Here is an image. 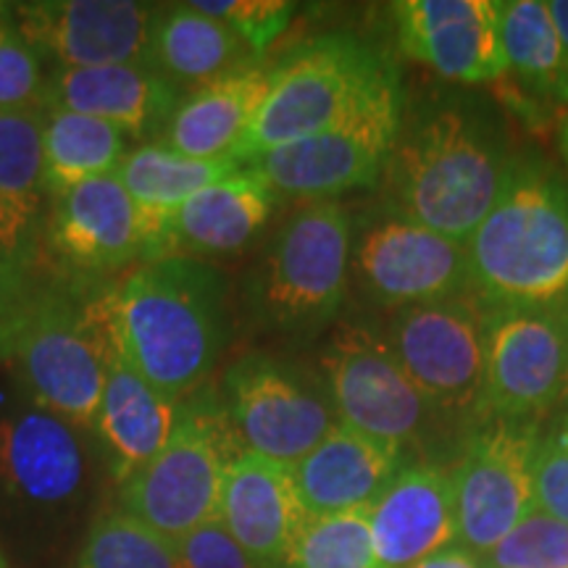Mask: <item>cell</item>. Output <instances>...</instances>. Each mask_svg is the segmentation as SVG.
Instances as JSON below:
<instances>
[{
	"mask_svg": "<svg viewBox=\"0 0 568 568\" xmlns=\"http://www.w3.org/2000/svg\"><path fill=\"white\" fill-rule=\"evenodd\" d=\"M237 453L222 397L197 387L180 403L159 456L119 485V508L176 542L219 516L224 474Z\"/></svg>",
	"mask_w": 568,
	"mask_h": 568,
	"instance_id": "cell-7",
	"label": "cell"
},
{
	"mask_svg": "<svg viewBox=\"0 0 568 568\" xmlns=\"http://www.w3.org/2000/svg\"><path fill=\"white\" fill-rule=\"evenodd\" d=\"M516 161L485 122L443 109L397 138L389 180L397 216L466 243L508 187Z\"/></svg>",
	"mask_w": 568,
	"mask_h": 568,
	"instance_id": "cell-4",
	"label": "cell"
},
{
	"mask_svg": "<svg viewBox=\"0 0 568 568\" xmlns=\"http://www.w3.org/2000/svg\"><path fill=\"white\" fill-rule=\"evenodd\" d=\"M552 19H556L560 42H564V55H566V71H568V0H548Z\"/></svg>",
	"mask_w": 568,
	"mask_h": 568,
	"instance_id": "cell-40",
	"label": "cell"
},
{
	"mask_svg": "<svg viewBox=\"0 0 568 568\" xmlns=\"http://www.w3.org/2000/svg\"><path fill=\"white\" fill-rule=\"evenodd\" d=\"M0 568H11L9 564H6V558H3V552H0Z\"/></svg>",
	"mask_w": 568,
	"mask_h": 568,
	"instance_id": "cell-43",
	"label": "cell"
},
{
	"mask_svg": "<svg viewBox=\"0 0 568 568\" xmlns=\"http://www.w3.org/2000/svg\"><path fill=\"white\" fill-rule=\"evenodd\" d=\"M368 527L385 568H408L450 548L458 537L450 474L437 466L403 468L368 506Z\"/></svg>",
	"mask_w": 568,
	"mask_h": 568,
	"instance_id": "cell-21",
	"label": "cell"
},
{
	"mask_svg": "<svg viewBox=\"0 0 568 568\" xmlns=\"http://www.w3.org/2000/svg\"><path fill=\"white\" fill-rule=\"evenodd\" d=\"M410 59L464 84L506 80L497 0H403L393 6Z\"/></svg>",
	"mask_w": 568,
	"mask_h": 568,
	"instance_id": "cell-18",
	"label": "cell"
},
{
	"mask_svg": "<svg viewBox=\"0 0 568 568\" xmlns=\"http://www.w3.org/2000/svg\"><path fill=\"white\" fill-rule=\"evenodd\" d=\"M506 77L548 105H568L564 42L548 0H497Z\"/></svg>",
	"mask_w": 568,
	"mask_h": 568,
	"instance_id": "cell-28",
	"label": "cell"
},
{
	"mask_svg": "<svg viewBox=\"0 0 568 568\" xmlns=\"http://www.w3.org/2000/svg\"><path fill=\"white\" fill-rule=\"evenodd\" d=\"M353 219L343 203H303L276 232L247 282V305L287 337L322 332L343 308L351 280Z\"/></svg>",
	"mask_w": 568,
	"mask_h": 568,
	"instance_id": "cell-6",
	"label": "cell"
},
{
	"mask_svg": "<svg viewBox=\"0 0 568 568\" xmlns=\"http://www.w3.org/2000/svg\"><path fill=\"white\" fill-rule=\"evenodd\" d=\"M105 326L113 351L182 403L203 387L230 337L224 274L187 255L134 266L111 284Z\"/></svg>",
	"mask_w": 568,
	"mask_h": 568,
	"instance_id": "cell-2",
	"label": "cell"
},
{
	"mask_svg": "<svg viewBox=\"0 0 568 568\" xmlns=\"http://www.w3.org/2000/svg\"><path fill=\"white\" fill-rule=\"evenodd\" d=\"M274 69L247 61L197 84L176 105L161 142L190 159H232L272 90Z\"/></svg>",
	"mask_w": 568,
	"mask_h": 568,
	"instance_id": "cell-25",
	"label": "cell"
},
{
	"mask_svg": "<svg viewBox=\"0 0 568 568\" xmlns=\"http://www.w3.org/2000/svg\"><path fill=\"white\" fill-rule=\"evenodd\" d=\"M393 84V63L353 34L305 42L276 63L272 90L232 159L251 166L274 148L332 130Z\"/></svg>",
	"mask_w": 568,
	"mask_h": 568,
	"instance_id": "cell-5",
	"label": "cell"
},
{
	"mask_svg": "<svg viewBox=\"0 0 568 568\" xmlns=\"http://www.w3.org/2000/svg\"><path fill=\"white\" fill-rule=\"evenodd\" d=\"M322 376L339 424L400 450L435 410L403 372L387 337L368 326H339L322 353Z\"/></svg>",
	"mask_w": 568,
	"mask_h": 568,
	"instance_id": "cell-11",
	"label": "cell"
},
{
	"mask_svg": "<svg viewBox=\"0 0 568 568\" xmlns=\"http://www.w3.org/2000/svg\"><path fill=\"white\" fill-rule=\"evenodd\" d=\"M176 410L180 403L159 393L111 347L90 435L119 485L159 456L174 432Z\"/></svg>",
	"mask_w": 568,
	"mask_h": 568,
	"instance_id": "cell-24",
	"label": "cell"
},
{
	"mask_svg": "<svg viewBox=\"0 0 568 568\" xmlns=\"http://www.w3.org/2000/svg\"><path fill=\"white\" fill-rule=\"evenodd\" d=\"M564 400H568V382H566V395H564Z\"/></svg>",
	"mask_w": 568,
	"mask_h": 568,
	"instance_id": "cell-44",
	"label": "cell"
},
{
	"mask_svg": "<svg viewBox=\"0 0 568 568\" xmlns=\"http://www.w3.org/2000/svg\"><path fill=\"white\" fill-rule=\"evenodd\" d=\"M77 568H180L176 542L116 508L98 516L77 552Z\"/></svg>",
	"mask_w": 568,
	"mask_h": 568,
	"instance_id": "cell-31",
	"label": "cell"
},
{
	"mask_svg": "<svg viewBox=\"0 0 568 568\" xmlns=\"http://www.w3.org/2000/svg\"><path fill=\"white\" fill-rule=\"evenodd\" d=\"M276 197L258 169L243 166L169 213L142 247V264L172 255L201 258L243 251L272 219Z\"/></svg>",
	"mask_w": 568,
	"mask_h": 568,
	"instance_id": "cell-19",
	"label": "cell"
},
{
	"mask_svg": "<svg viewBox=\"0 0 568 568\" xmlns=\"http://www.w3.org/2000/svg\"><path fill=\"white\" fill-rule=\"evenodd\" d=\"M535 508L568 524V443L556 429L542 437L535 464Z\"/></svg>",
	"mask_w": 568,
	"mask_h": 568,
	"instance_id": "cell-37",
	"label": "cell"
},
{
	"mask_svg": "<svg viewBox=\"0 0 568 568\" xmlns=\"http://www.w3.org/2000/svg\"><path fill=\"white\" fill-rule=\"evenodd\" d=\"M190 6L230 27L255 55L264 53L295 17V6L287 0H193Z\"/></svg>",
	"mask_w": 568,
	"mask_h": 568,
	"instance_id": "cell-34",
	"label": "cell"
},
{
	"mask_svg": "<svg viewBox=\"0 0 568 568\" xmlns=\"http://www.w3.org/2000/svg\"><path fill=\"white\" fill-rule=\"evenodd\" d=\"M351 272L361 290L382 305L443 303L471 290L466 245L403 216L385 219L353 243Z\"/></svg>",
	"mask_w": 568,
	"mask_h": 568,
	"instance_id": "cell-14",
	"label": "cell"
},
{
	"mask_svg": "<svg viewBox=\"0 0 568 568\" xmlns=\"http://www.w3.org/2000/svg\"><path fill=\"white\" fill-rule=\"evenodd\" d=\"M387 343L435 410L479 414L485 382V311L464 297L400 308Z\"/></svg>",
	"mask_w": 568,
	"mask_h": 568,
	"instance_id": "cell-13",
	"label": "cell"
},
{
	"mask_svg": "<svg viewBox=\"0 0 568 568\" xmlns=\"http://www.w3.org/2000/svg\"><path fill=\"white\" fill-rule=\"evenodd\" d=\"M400 138V84L372 98L332 130L274 148L255 159L280 197L318 203L379 180Z\"/></svg>",
	"mask_w": 568,
	"mask_h": 568,
	"instance_id": "cell-9",
	"label": "cell"
},
{
	"mask_svg": "<svg viewBox=\"0 0 568 568\" xmlns=\"http://www.w3.org/2000/svg\"><path fill=\"white\" fill-rule=\"evenodd\" d=\"M176 564L180 568H261L219 518L176 539Z\"/></svg>",
	"mask_w": 568,
	"mask_h": 568,
	"instance_id": "cell-36",
	"label": "cell"
},
{
	"mask_svg": "<svg viewBox=\"0 0 568 568\" xmlns=\"http://www.w3.org/2000/svg\"><path fill=\"white\" fill-rule=\"evenodd\" d=\"M45 105L0 111V201L32 222H45L42 134Z\"/></svg>",
	"mask_w": 568,
	"mask_h": 568,
	"instance_id": "cell-30",
	"label": "cell"
},
{
	"mask_svg": "<svg viewBox=\"0 0 568 568\" xmlns=\"http://www.w3.org/2000/svg\"><path fill=\"white\" fill-rule=\"evenodd\" d=\"M287 568H385L374 550L368 508L335 516H303Z\"/></svg>",
	"mask_w": 568,
	"mask_h": 568,
	"instance_id": "cell-32",
	"label": "cell"
},
{
	"mask_svg": "<svg viewBox=\"0 0 568 568\" xmlns=\"http://www.w3.org/2000/svg\"><path fill=\"white\" fill-rule=\"evenodd\" d=\"M45 84L40 53L19 27L0 13V111L42 105Z\"/></svg>",
	"mask_w": 568,
	"mask_h": 568,
	"instance_id": "cell-35",
	"label": "cell"
},
{
	"mask_svg": "<svg viewBox=\"0 0 568 568\" xmlns=\"http://www.w3.org/2000/svg\"><path fill=\"white\" fill-rule=\"evenodd\" d=\"M219 397L240 450L287 468L339 424L324 376L264 353L234 361Z\"/></svg>",
	"mask_w": 568,
	"mask_h": 568,
	"instance_id": "cell-8",
	"label": "cell"
},
{
	"mask_svg": "<svg viewBox=\"0 0 568 568\" xmlns=\"http://www.w3.org/2000/svg\"><path fill=\"white\" fill-rule=\"evenodd\" d=\"M145 63L174 84H203L247 63V45L190 3L159 6Z\"/></svg>",
	"mask_w": 568,
	"mask_h": 568,
	"instance_id": "cell-26",
	"label": "cell"
},
{
	"mask_svg": "<svg viewBox=\"0 0 568 568\" xmlns=\"http://www.w3.org/2000/svg\"><path fill=\"white\" fill-rule=\"evenodd\" d=\"M558 432H560V435L566 437V443H568V416L564 418V424H560V429H558Z\"/></svg>",
	"mask_w": 568,
	"mask_h": 568,
	"instance_id": "cell-42",
	"label": "cell"
},
{
	"mask_svg": "<svg viewBox=\"0 0 568 568\" xmlns=\"http://www.w3.org/2000/svg\"><path fill=\"white\" fill-rule=\"evenodd\" d=\"M45 243V222H32L0 201V258Z\"/></svg>",
	"mask_w": 568,
	"mask_h": 568,
	"instance_id": "cell-38",
	"label": "cell"
},
{
	"mask_svg": "<svg viewBox=\"0 0 568 568\" xmlns=\"http://www.w3.org/2000/svg\"><path fill=\"white\" fill-rule=\"evenodd\" d=\"M243 166L245 163L237 159H190L161 140L132 148L116 169V176L140 211L142 247L169 213H174L203 187L240 172Z\"/></svg>",
	"mask_w": 568,
	"mask_h": 568,
	"instance_id": "cell-27",
	"label": "cell"
},
{
	"mask_svg": "<svg viewBox=\"0 0 568 568\" xmlns=\"http://www.w3.org/2000/svg\"><path fill=\"white\" fill-rule=\"evenodd\" d=\"M84 429L40 406L0 416V487L32 508L74 503L90 477Z\"/></svg>",
	"mask_w": 568,
	"mask_h": 568,
	"instance_id": "cell-17",
	"label": "cell"
},
{
	"mask_svg": "<svg viewBox=\"0 0 568 568\" xmlns=\"http://www.w3.org/2000/svg\"><path fill=\"white\" fill-rule=\"evenodd\" d=\"M464 245L471 290L487 308L568 305V187L537 163L516 161Z\"/></svg>",
	"mask_w": 568,
	"mask_h": 568,
	"instance_id": "cell-3",
	"label": "cell"
},
{
	"mask_svg": "<svg viewBox=\"0 0 568 568\" xmlns=\"http://www.w3.org/2000/svg\"><path fill=\"white\" fill-rule=\"evenodd\" d=\"M45 243L63 266L88 280L142 264L140 211L116 172L92 176L48 201Z\"/></svg>",
	"mask_w": 568,
	"mask_h": 568,
	"instance_id": "cell-16",
	"label": "cell"
},
{
	"mask_svg": "<svg viewBox=\"0 0 568 568\" xmlns=\"http://www.w3.org/2000/svg\"><path fill=\"white\" fill-rule=\"evenodd\" d=\"M408 568H489L477 552L468 548H445L435 552V556L418 560V564Z\"/></svg>",
	"mask_w": 568,
	"mask_h": 568,
	"instance_id": "cell-39",
	"label": "cell"
},
{
	"mask_svg": "<svg viewBox=\"0 0 568 568\" xmlns=\"http://www.w3.org/2000/svg\"><path fill=\"white\" fill-rule=\"evenodd\" d=\"M290 468L253 453H237L224 474L219 521L261 568H287L303 521Z\"/></svg>",
	"mask_w": 568,
	"mask_h": 568,
	"instance_id": "cell-22",
	"label": "cell"
},
{
	"mask_svg": "<svg viewBox=\"0 0 568 568\" xmlns=\"http://www.w3.org/2000/svg\"><path fill=\"white\" fill-rule=\"evenodd\" d=\"M400 447L337 424L290 468L305 516H335L368 508L400 474Z\"/></svg>",
	"mask_w": 568,
	"mask_h": 568,
	"instance_id": "cell-23",
	"label": "cell"
},
{
	"mask_svg": "<svg viewBox=\"0 0 568 568\" xmlns=\"http://www.w3.org/2000/svg\"><path fill=\"white\" fill-rule=\"evenodd\" d=\"M109 290L63 266L48 243L0 258V364L32 406L88 435L109 368Z\"/></svg>",
	"mask_w": 568,
	"mask_h": 568,
	"instance_id": "cell-1",
	"label": "cell"
},
{
	"mask_svg": "<svg viewBox=\"0 0 568 568\" xmlns=\"http://www.w3.org/2000/svg\"><path fill=\"white\" fill-rule=\"evenodd\" d=\"M6 11V3H0V13H3Z\"/></svg>",
	"mask_w": 568,
	"mask_h": 568,
	"instance_id": "cell-45",
	"label": "cell"
},
{
	"mask_svg": "<svg viewBox=\"0 0 568 568\" xmlns=\"http://www.w3.org/2000/svg\"><path fill=\"white\" fill-rule=\"evenodd\" d=\"M159 6L138 0H51L17 6V27L59 69L145 63Z\"/></svg>",
	"mask_w": 568,
	"mask_h": 568,
	"instance_id": "cell-15",
	"label": "cell"
},
{
	"mask_svg": "<svg viewBox=\"0 0 568 568\" xmlns=\"http://www.w3.org/2000/svg\"><path fill=\"white\" fill-rule=\"evenodd\" d=\"M126 132L103 119L48 109L42 134V187L48 201L92 176L113 174L132 151Z\"/></svg>",
	"mask_w": 568,
	"mask_h": 568,
	"instance_id": "cell-29",
	"label": "cell"
},
{
	"mask_svg": "<svg viewBox=\"0 0 568 568\" xmlns=\"http://www.w3.org/2000/svg\"><path fill=\"white\" fill-rule=\"evenodd\" d=\"M487 560L489 568H568V524L535 508Z\"/></svg>",
	"mask_w": 568,
	"mask_h": 568,
	"instance_id": "cell-33",
	"label": "cell"
},
{
	"mask_svg": "<svg viewBox=\"0 0 568 568\" xmlns=\"http://www.w3.org/2000/svg\"><path fill=\"white\" fill-rule=\"evenodd\" d=\"M542 435L537 422L493 418L468 443L450 474L458 537L487 556L535 510V464Z\"/></svg>",
	"mask_w": 568,
	"mask_h": 568,
	"instance_id": "cell-12",
	"label": "cell"
},
{
	"mask_svg": "<svg viewBox=\"0 0 568 568\" xmlns=\"http://www.w3.org/2000/svg\"><path fill=\"white\" fill-rule=\"evenodd\" d=\"M560 151H564V159L568 163V119L564 122V126H560Z\"/></svg>",
	"mask_w": 568,
	"mask_h": 568,
	"instance_id": "cell-41",
	"label": "cell"
},
{
	"mask_svg": "<svg viewBox=\"0 0 568 568\" xmlns=\"http://www.w3.org/2000/svg\"><path fill=\"white\" fill-rule=\"evenodd\" d=\"M182 101L180 84L148 63H119L95 69H55L48 77L45 109H61L103 119L130 140L163 138Z\"/></svg>",
	"mask_w": 568,
	"mask_h": 568,
	"instance_id": "cell-20",
	"label": "cell"
},
{
	"mask_svg": "<svg viewBox=\"0 0 568 568\" xmlns=\"http://www.w3.org/2000/svg\"><path fill=\"white\" fill-rule=\"evenodd\" d=\"M568 382V305L485 308V382L479 414L537 422L564 400Z\"/></svg>",
	"mask_w": 568,
	"mask_h": 568,
	"instance_id": "cell-10",
	"label": "cell"
}]
</instances>
